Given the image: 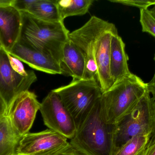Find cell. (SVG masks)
Instances as JSON below:
<instances>
[{"label": "cell", "mask_w": 155, "mask_h": 155, "mask_svg": "<svg viewBox=\"0 0 155 155\" xmlns=\"http://www.w3.org/2000/svg\"><path fill=\"white\" fill-rule=\"evenodd\" d=\"M13 0H0V7L12 5Z\"/></svg>", "instance_id": "484cf974"}, {"label": "cell", "mask_w": 155, "mask_h": 155, "mask_svg": "<svg viewBox=\"0 0 155 155\" xmlns=\"http://www.w3.org/2000/svg\"><path fill=\"white\" fill-rule=\"evenodd\" d=\"M52 91L59 96L72 116L77 129L102 94L98 83L92 79L72 80L67 85Z\"/></svg>", "instance_id": "8992f818"}, {"label": "cell", "mask_w": 155, "mask_h": 155, "mask_svg": "<svg viewBox=\"0 0 155 155\" xmlns=\"http://www.w3.org/2000/svg\"><path fill=\"white\" fill-rule=\"evenodd\" d=\"M41 104L39 111L45 125L67 139H72L77 130L75 122L57 94L52 90Z\"/></svg>", "instance_id": "52a82bcc"}, {"label": "cell", "mask_w": 155, "mask_h": 155, "mask_svg": "<svg viewBox=\"0 0 155 155\" xmlns=\"http://www.w3.org/2000/svg\"><path fill=\"white\" fill-rule=\"evenodd\" d=\"M8 53L38 71L51 74H61L59 64L52 57L19 40Z\"/></svg>", "instance_id": "8fae6325"}, {"label": "cell", "mask_w": 155, "mask_h": 155, "mask_svg": "<svg viewBox=\"0 0 155 155\" xmlns=\"http://www.w3.org/2000/svg\"><path fill=\"white\" fill-rule=\"evenodd\" d=\"M37 79L36 75L31 70L26 76L16 73L10 65L7 52L3 48L0 49V95L7 108L18 95L28 91Z\"/></svg>", "instance_id": "9c48e42d"}, {"label": "cell", "mask_w": 155, "mask_h": 155, "mask_svg": "<svg viewBox=\"0 0 155 155\" xmlns=\"http://www.w3.org/2000/svg\"><path fill=\"white\" fill-rule=\"evenodd\" d=\"M143 155H155V131L150 137Z\"/></svg>", "instance_id": "603a6c76"}, {"label": "cell", "mask_w": 155, "mask_h": 155, "mask_svg": "<svg viewBox=\"0 0 155 155\" xmlns=\"http://www.w3.org/2000/svg\"><path fill=\"white\" fill-rule=\"evenodd\" d=\"M51 155H83L69 143L67 146Z\"/></svg>", "instance_id": "7402d4cb"}, {"label": "cell", "mask_w": 155, "mask_h": 155, "mask_svg": "<svg viewBox=\"0 0 155 155\" xmlns=\"http://www.w3.org/2000/svg\"><path fill=\"white\" fill-rule=\"evenodd\" d=\"M140 22L143 32L148 33L155 38V18L148 9L140 10Z\"/></svg>", "instance_id": "d6986e66"}, {"label": "cell", "mask_w": 155, "mask_h": 155, "mask_svg": "<svg viewBox=\"0 0 155 155\" xmlns=\"http://www.w3.org/2000/svg\"><path fill=\"white\" fill-rule=\"evenodd\" d=\"M94 2V0H56L61 20L64 22L69 16L85 14Z\"/></svg>", "instance_id": "e0dca14e"}, {"label": "cell", "mask_w": 155, "mask_h": 155, "mask_svg": "<svg viewBox=\"0 0 155 155\" xmlns=\"http://www.w3.org/2000/svg\"><path fill=\"white\" fill-rule=\"evenodd\" d=\"M41 104L35 94L28 90L18 95L7 108L6 114L22 137L29 133Z\"/></svg>", "instance_id": "ba28073f"}, {"label": "cell", "mask_w": 155, "mask_h": 155, "mask_svg": "<svg viewBox=\"0 0 155 155\" xmlns=\"http://www.w3.org/2000/svg\"><path fill=\"white\" fill-rule=\"evenodd\" d=\"M7 110V105H6L4 100L0 95V117L6 114Z\"/></svg>", "instance_id": "d4e9b609"}, {"label": "cell", "mask_w": 155, "mask_h": 155, "mask_svg": "<svg viewBox=\"0 0 155 155\" xmlns=\"http://www.w3.org/2000/svg\"><path fill=\"white\" fill-rule=\"evenodd\" d=\"M149 11H150V12L151 13L152 15L155 18V5H154L153 7L152 8V9H150Z\"/></svg>", "instance_id": "4316f807"}, {"label": "cell", "mask_w": 155, "mask_h": 155, "mask_svg": "<svg viewBox=\"0 0 155 155\" xmlns=\"http://www.w3.org/2000/svg\"><path fill=\"white\" fill-rule=\"evenodd\" d=\"M21 13L22 25L19 40L60 63L70 33L64 22H46L29 13Z\"/></svg>", "instance_id": "3957f363"}, {"label": "cell", "mask_w": 155, "mask_h": 155, "mask_svg": "<svg viewBox=\"0 0 155 155\" xmlns=\"http://www.w3.org/2000/svg\"><path fill=\"white\" fill-rule=\"evenodd\" d=\"M125 45L118 32L112 35L110 45L109 73L112 86L132 73L129 71Z\"/></svg>", "instance_id": "4fadbf2b"}, {"label": "cell", "mask_w": 155, "mask_h": 155, "mask_svg": "<svg viewBox=\"0 0 155 155\" xmlns=\"http://www.w3.org/2000/svg\"><path fill=\"white\" fill-rule=\"evenodd\" d=\"M151 136H136L122 146L114 155H143Z\"/></svg>", "instance_id": "ac0fdd59"}, {"label": "cell", "mask_w": 155, "mask_h": 155, "mask_svg": "<svg viewBox=\"0 0 155 155\" xmlns=\"http://www.w3.org/2000/svg\"><path fill=\"white\" fill-rule=\"evenodd\" d=\"M59 65L61 75L71 76L73 80L85 79L84 58L77 46L70 39L64 45L62 58Z\"/></svg>", "instance_id": "5bb4252c"}, {"label": "cell", "mask_w": 155, "mask_h": 155, "mask_svg": "<svg viewBox=\"0 0 155 155\" xmlns=\"http://www.w3.org/2000/svg\"><path fill=\"white\" fill-rule=\"evenodd\" d=\"M155 131V101L148 91L131 112L115 124L114 154L136 136H152Z\"/></svg>", "instance_id": "5b68a950"}, {"label": "cell", "mask_w": 155, "mask_h": 155, "mask_svg": "<svg viewBox=\"0 0 155 155\" xmlns=\"http://www.w3.org/2000/svg\"><path fill=\"white\" fill-rule=\"evenodd\" d=\"M26 12L46 22H63L60 18L56 0H34Z\"/></svg>", "instance_id": "2e32d148"}, {"label": "cell", "mask_w": 155, "mask_h": 155, "mask_svg": "<svg viewBox=\"0 0 155 155\" xmlns=\"http://www.w3.org/2000/svg\"><path fill=\"white\" fill-rule=\"evenodd\" d=\"M154 60L155 62V54ZM147 91L150 93L152 94L153 95V98L155 101V72L153 79L150 82L147 83Z\"/></svg>", "instance_id": "cb8c5ba5"}, {"label": "cell", "mask_w": 155, "mask_h": 155, "mask_svg": "<svg viewBox=\"0 0 155 155\" xmlns=\"http://www.w3.org/2000/svg\"><path fill=\"white\" fill-rule=\"evenodd\" d=\"M115 25L92 16L82 27L70 32L69 39L79 49L86 63L85 79H94L105 92L112 86L109 73L112 35L117 33Z\"/></svg>", "instance_id": "6da1fadb"}, {"label": "cell", "mask_w": 155, "mask_h": 155, "mask_svg": "<svg viewBox=\"0 0 155 155\" xmlns=\"http://www.w3.org/2000/svg\"><path fill=\"white\" fill-rule=\"evenodd\" d=\"M109 2L138 7L140 10L147 9L149 6L155 5L154 0H110Z\"/></svg>", "instance_id": "ffe728a7"}, {"label": "cell", "mask_w": 155, "mask_h": 155, "mask_svg": "<svg viewBox=\"0 0 155 155\" xmlns=\"http://www.w3.org/2000/svg\"><path fill=\"white\" fill-rule=\"evenodd\" d=\"M22 15L12 5L0 7V46L10 53L21 35Z\"/></svg>", "instance_id": "7c38bea8"}, {"label": "cell", "mask_w": 155, "mask_h": 155, "mask_svg": "<svg viewBox=\"0 0 155 155\" xmlns=\"http://www.w3.org/2000/svg\"><path fill=\"white\" fill-rule=\"evenodd\" d=\"M1 48H2V47H1V46H0V49H1Z\"/></svg>", "instance_id": "83f0119b"}, {"label": "cell", "mask_w": 155, "mask_h": 155, "mask_svg": "<svg viewBox=\"0 0 155 155\" xmlns=\"http://www.w3.org/2000/svg\"><path fill=\"white\" fill-rule=\"evenodd\" d=\"M69 143L65 136L51 129L29 133L22 137L17 155H51Z\"/></svg>", "instance_id": "30bf717a"}, {"label": "cell", "mask_w": 155, "mask_h": 155, "mask_svg": "<svg viewBox=\"0 0 155 155\" xmlns=\"http://www.w3.org/2000/svg\"><path fill=\"white\" fill-rule=\"evenodd\" d=\"M114 130L115 124L107 120L100 98L70 143L83 155H114Z\"/></svg>", "instance_id": "7a4b0ae2"}, {"label": "cell", "mask_w": 155, "mask_h": 155, "mask_svg": "<svg viewBox=\"0 0 155 155\" xmlns=\"http://www.w3.org/2000/svg\"><path fill=\"white\" fill-rule=\"evenodd\" d=\"M147 91V83L131 73L102 93L100 100L107 122L115 124L132 111Z\"/></svg>", "instance_id": "277c9868"}, {"label": "cell", "mask_w": 155, "mask_h": 155, "mask_svg": "<svg viewBox=\"0 0 155 155\" xmlns=\"http://www.w3.org/2000/svg\"><path fill=\"white\" fill-rule=\"evenodd\" d=\"M22 137L7 115L0 117V155H17Z\"/></svg>", "instance_id": "9a60e30c"}, {"label": "cell", "mask_w": 155, "mask_h": 155, "mask_svg": "<svg viewBox=\"0 0 155 155\" xmlns=\"http://www.w3.org/2000/svg\"><path fill=\"white\" fill-rule=\"evenodd\" d=\"M7 56L11 67L16 73L23 76L29 75L31 70L26 71L22 62L8 53H7Z\"/></svg>", "instance_id": "44dd1931"}]
</instances>
